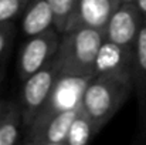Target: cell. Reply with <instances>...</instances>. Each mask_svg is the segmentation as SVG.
<instances>
[{"instance_id":"9c48e42d","label":"cell","mask_w":146,"mask_h":145,"mask_svg":"<svg viewBox=\"0 0 146 145\" xmlns=\"http://www.w3.org/2000/svg\"><path fill=\"white\" fill-rule=\"evenodd\" d=\"M133 90L138 94L139 102V120L141 128L146 137V23L143 24L136 47H135V58H133Z\"/></svg>"},{"instance_id":"4fadbf2b","label":"cell","mask_w":146,"mask_h":145,"mask_svg":"<svg viewBox=\"0 0 146 145\" xmlns=\"http://www.w3.org/2000/svg\"><path fill=\"white\" fill-rule=\"evenodd\" d=\"M21 130H26L20 104H13L10 111L0 121V145H14Z\"/></svg>"},{"instance_id":"3957f363","label":"cell","mask_w":146,"mask_h":145,"mask_svg":"<svg viewBox=\"0 0 146 145\" xmlns=\"http://www.w3.org/2000/svg\"><path fill=\"white\" fill-rule=\"evenodd\" d=\"M57 77L58 71L52 58L47 65H44L41 70H38L37 73L31 74L24 80V86L20 97V108L26 128L34 121V118L44 108L47 100L51 96Z\"/></svg>"},{"instance_id":"7a4b0ae2","label":"cell","mask_w":146,"mask_h":145,"mask_svg":"<svg viewBox=\"0 0 146 145\" xmlns=\"http://www.w3.org/2000/svg\"><path fill=\"white\" fill-rule=\"evenodd\" d=\"M105 40L102 30L88 26L68 27L60 36L54 63L58 76L92 77L98 51Z\"/></svg>"},{"instance_id":"5bb4252c","label":"cell","mask_w":146,"mask_h":145,"mask_svg":"<svg viewBox=\"0 0 146 145\" xmlns=\"http://www.w3.org/2000/svg\"><path fill=\"white\" fill-rule=\"evenodd\" d=\"M54 16V29L61 34L67 30L75 0H48Z\"/></svg>"},{"instance_id":"ac0fdd59","label":"cell","mask_w":146,"mask_h":145,"mask_svg":"<svg viewBox=\"0 0 146 145\" xmlns=\"http://www.w3.org/2000/svg\"><path fill=\"white\" fill-rule=\"evenodd\" d=\"M135 3H136L138 9L141 10V13L143 16V20H145V23H146V0H135Z\"/></svg>"},{"instance_id":"52a82bcc","label":"cell","mask_w":146,"mask_h":145,"mask_svg":"<svg viewBox=\"0 0 146 145\" xmlns=\"http://www.w3.org/2000/svg\"><path fill=\"white\" fill-rule=\"evenodd\" d=\"M90 78L91 77L81 76H58L51 96L41 112H57L80 107Z\"/></svg>"},{"instance_id":"8fae6325","label":"cell","mask_w":146,"mask_h":145,"mask_svg":"<svg viewBox=\"0 0 146 145\" xmlns=\"http://www.w3.org/2000/svg\"><path fill=\"white\" fill-rule=\"evenodd\" d=\"M54 27V16L48 0H30L26 6L21 30L27 37L41 34Z\"/></svg>"},{"instance_id":"e0dca14e","label":"cell","mask_w":146,"mask_h":145,"mask_svg":"<svg viewBox=\"0 0 146 145\" xmlns=\"http://www.w3.org/2000/svg\"><path fill=\"white\" fill-rule=\"evenodd\" d=\"M11 107H13V102L6 101V100H0V121H1V118L10 111Z\"/></svg>"},{"instance_id":"7c38bea8","label":"cell","mask_w":146,"mask_h":145,"mask_svg":"<svg viewBox=\"0 0 146 145\" xmlns=\"http://www.w3.org/2000/svg\"><path fill=\"white\" fill-rule=\"evenodd\" d=\"M97 134L98 131L92 122V120L87 115V112L81 107L78 110L75 118L72 120L71 125H70L65 145H85Z\"/></svg>"},{"instance_id":"9a60e30c","label":"cell","mask_w":146,"mask_h":145,"mask_svg":"<svg viewBox=\"0 0 146 145\" xmlns=\"http://www.w3.org/2000/svg\"><path fill=\"white\" fill-rule=\"evenodd\" d=\"M30 0H0V24L13 20Z\"/></svg>"},{"instance_id":"277c9868","label":"cell","mask_w":146,"mask_h":145,"mask_svg":"<svg viewBox=\"0 0 146 145\" xmlns=\"http://www.w3.org/2000/svg\"><path fill=\"white\" fill-rule=\"evenodd\" d=\"M80 108L81 105L57 112H40L26 128V142L37 145H65L70 125Z\"/></svg>"},{"instance_id":"6da1fadb","label":"cell","mask_w":146,"mask_h":145,"mask_svg":"<svg viewBox=\"0 0 146 145\" xmlns=\"http://www.w3.org/2000/svg\"><path fill=\"white\" fill-rule=\"evenodd\" d=\"M133 91V71L115 70L92 74L82 94L81 107L99 132Z\"/></svg>"},{"instance_id":"5b68a950","label":"cell","mask_w":146,"mask_h":145,"mask_svg":"<svg viewBox=\"0 0 146 145\" xmlns=\"http://www.w3.org/2000/svg\"><path fill=\"white\" fill-rule=\"evenodd\" d=\"M145 24L143 16L135 1H122L112 13L104 30L105 40L135 51L139 33Z\"/></svg>"},{"instance_id":"2e32d148","label":"cell","mask_w":146,"mask_h":145,"mask_svg":"<svg viewBox=\"0 0 146 145\" xmlns=\"http://www.w3.org/2000/svg\"><path fill=\"white\" fill-rule=\"evenodd\" d=\"M11 37V27L9 23H1L0 24V57L6 53L9 41Z\"/></svg>"},{"instance_id":"8992f818","label":"cell","mask_w":146,"mask_h":145,"mask_svg":"<svg viewBox=\"0 0 146 145\" xmlns=\"http://www.w3.org/2000/svg\"><path fill=\"white\" fill-rule=\"evenodd\" d=\"M60 36L61 34L52 27L41 34L29 37L19 58V71L21 78L26 80L54 58L60 44Z\"/></svg>"},{"instance_id":"30bf717a","label":"cell","mask_w":146,"mask_h":145,"mask_svg":"<svg viewBox=\"0 0 146 145\" xmlns=\"http://www.w3.org/2000/svg\"><path fill=\"white\" fill-rule=\"evenodd\" d=\"M133 58H135V51L126 50L112 41L104 40L95 60L94 74L115 71V70L133 71Z\"/></svg>"},{"instance_id":"ba28073f","label":"cell","mask_w":146,"mask_h":145,"mask_svg":"<svg viewBox=\"0 0 146 145\" xmlns=\"http://www.w3.org/2000/svg\"><path fill=\"white\" fill-rule=\"evenodd\" d=\"M122 1L123 0H75L68 27L88 26L104 31L112 13Z\"/></svg>"},{"instance_id":"d6986e66","label":"cell","mask_w":146,"mask_h":145,"mask_svg":"<svg viewBox=\"0 0 146 145\" xmlns=\"http://www.w3.org/2000/svg\"><path fill=\"white\" fill-rule=\"evenodd\" d=\"M123 1H135V0H123Z\"/></svg>"}]
</instances>
